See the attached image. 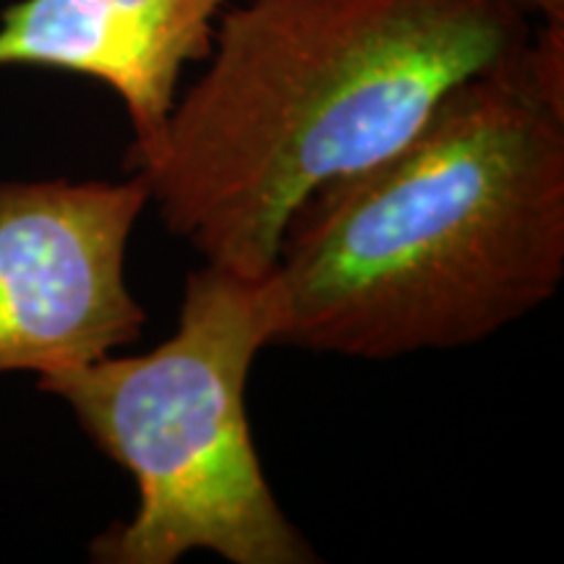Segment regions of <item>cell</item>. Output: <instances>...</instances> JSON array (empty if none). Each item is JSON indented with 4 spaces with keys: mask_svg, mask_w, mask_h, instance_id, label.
Returning a JSON list of instances; mask_svg holds the SVG:
<instances>
[{
    "mask_svg": "<svg viewBox=\"0 0 564 564\" xmlns=\"http://www.w3.org/2000/svg\"><path fill=\"white\" fill-rule=\"evenodd\" d=\"M274 345L387 358L481 343L564 278V24L447 91L398 150L293 212Z\"/></svg>",
    "mask_w": 564,
    "mask_h": 564,
    "instance_id": "6da1fadb",
    "label": "cell"
},
{
    "mask_svg": "<svg viewBox=\"0 0 564 564\" xmlns=\"http://www.w3.org/2000/svg\"><path fill=\"white\" fill-rule=\"evenodd\" d=\"M150 186L0 183V371L51 373L139 340L126 246Z\"/></svg>",
    "mask_w": 564,
    "mask_h": 564,
    "instance_id": "277c9868",
    "label": "cell"
},
{
    "mask_svg": "<svg viewBox=\"0 0 564 564\" xmlns=\"http://www.w3.org/2000/svg\"><path fill=\"white\" fill-rule=\"evenodd\" d=\"M514 3L523 6L528 13H539L552 24H564V0H514Z\"/></svg>",
    "mask_w": 564,
    "mask_h": 564,
    "instance_id": "8992f818",
    "label": "cell"
},
{
    "mask_svg": "<svg viewBox=\"0 0 564 564\" xmlns=\"http://www.w3.org/2000/svg\"><path fill=\"white\" fill-rule=\"evenodd\" d=\"M514 0H236L158 141L126 154L204 262L272 272L293 212L398 150L457 84L531 40Z\"/></svg>",
    "mask_w": 564,
    "mask_h": 564,
    "instance_id": "7a4b0ae2",
    "label": "cell"
},
{
    "mask_svg": "<svg viewBox=\"0 0 564 564\" xmlns=\"http://www.w3.org/2000/svg\"><path fill=\"white\" fill-rule=\"evenodd\" d=\"M270 274L204 264L183 293L178 329L150 352L40 373L74 408L139 491L137 514L95 541L97 562L175 564L212 552L232 564H314L267 484L246 411L253 358L274 345Z\"/></svg>",
    "mask_w": 564,
    "mask_h": 564,
    "instance_id": "3957f363",
    "label": "cell"
},
{
    "mask_svg": "<svg viewBox=\"0 0 564 564\" xmlns=\"http://www.w3.org/2000/svg\"><path fill=\"white\" fill-rule=\"evenodd\" d=\"M236 0H19L0 17V66L87 76L121 97L129 152L165 129L183 70L209 55L215 26Z\"/></svg>",
    "mask_w": 564,
    "mask_h": 564,
    "instance_id": "5b68a950",
    "label": "cell"
}]
</instances>
